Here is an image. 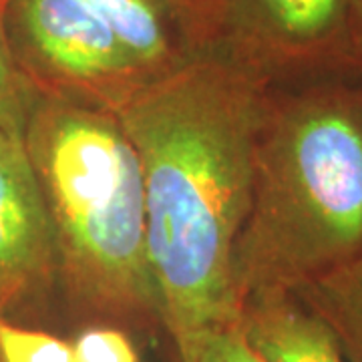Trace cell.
<instances>
[{
	"label": "cell",
	"mask_w": 362,
	"mask_h": 362,
	"mask_svg": "<svg viewBox=\"0 0 362 362\" xmlns=\"http://www.w3.org/2000/svg\"><path fill=\"white\" fill-rule=\"evenodd\" d=\"M270 89L218 49L117 111L141 163L151 274L175 349L240 320L233 250Z\"/></svg>",
	"instance_id": "obj_1"
},
{
	"label": "cell",
	"mask_w": 362,
	"mask_h": 362,
	"mask_svg": "<svg viewBox=\"0 0 362 362\" xmlns=\"http://www.w3.org/2000/svg\"><path fill=\"white\" fill-rule=\"evenodd\" d=\"M361 252L362 85H272L233 250L240 304L256 292H298Z\"/></svg>",
	"instance_id": "obj_2"
},
{
	"label": "cell",
	"mask_w": 362,
	"mask_h": 362,
	"mask_svg": "<svg viewBox=\"0 0 362 362\" xmlns=\"http://www.w3.org/2000/svg\"><path fill=\"white\" fill-rule=\"evenodd\" d=\"M23 141L71 304L93 324L163 326L141 163L117 113L39 90Z\"/></svg>",
	"instance_id": "obj_3"
},
{
	"label": "cell",
	"mask_w": 362,
	"mask_h": 362,
	"mask_svg": "<svg viewBox=\"0 0 362 362\" xmlns=\"http://www.w3.org/2000/svg\"><path fill=\"white\" fill-rule=\"evenodd\" d=\"M4 26L40 93L117 113L220 49L221 0H8Z\"/></svg>",
	"instance_id": "obj_4"
},
{
	"label": "cell",
	"mask_w": 362,
	"mask_h": 362,
	"mask_svg": "<svg viewBox=\"0 0 362 362\" xmlns=\"http://www.w3.org/2000/svg\"><path fill=\"white\" fill-rule=\"evenodd\" d=\"M350 6L352 0H221L220 49L270 85L362 66Z\"/></svg>",
	"instance_id": "obj_5"
},
{
	"label": "cell",
	"mask_w": 362,
	"mask_h": 362,
	"mask_svg": "<svg viewBox=\"0 0 362 362\" xmlns=\"http://www.w3.org/2000/svg\"><path fill=\"white\" fill-rule=\"evenodd\" d=\"M57 256L49 214L23 137L0 131V310L51 286Z\"/></svg>",
	"instance_id": "obj_6"
},
{
	"label": "cell",
	"mask_w": 362,
	"mask_h": 362,
	"mask_svg": "<svg viewBox=\"0 0 362 362\" xmlns=\"http://www.w3.org/2000/svg\"><path fill=\"white\" fill-rule=\"evenodd\" d=\"M240 326L266 362H352L330 326L294 292L268 290L247 296Z\"/></svg>",
	"instance_id": "obj_7"
},
{
	"label": "cell",
	"mask_w": 362,
	"mask_h": 362,
	"mask_svg": "<svg viewBox=\"0 0 362 362\" xmlns=\"http://www.w3.org/2000/svg\"><path fill=\"white\" fill-rule=\"evenodd\" d=\"M338 338L352 362H362V252L294 292Z\"/></svg>",
	"instance_id": "obj_8"
},
{
	"label": "cell",
	"mask_w": 362,
	"mask_h": 362,
	"mask_svg": "<svg viewBox=\"0 0 362 362\" xmlns=\"http://www.w3.org/2000/svg\"><path fill=\"white\" fill-rule=\"evenodd\" d=\"M39 89L14 57L4 26V8H0V131L23 137Z\"/></svg>",
	"instance_id": "obj_9"
},
{
	"label": "cell",
	"mask_w": 362,
	"mask_h": 362,
	"mask_svg": "<svg viewBox=\"0 0 362 362\" xmlns=\"http://www.w3.org/2000/svg\"><path fill=\"white\" fill-rule=\"evenodd\" d=\"M2 362H75L71 340L4 318L0 322Z\"/></svg>",
	"instance_id": "obj_10"
},
{
	"label": "cell",
	"mask_w": 362,
	"mask_h": 362,
	"mask_svg": "<svg viewBox=\"0 0 362 362\" xmlns=\"http://www.w3.org/2000/svg\"><path fill=\"white\" fill-rule=\"evenodd\" d=\"M177 362H266L238 322L214 326L175 349Z\"/></svg>",
	"instance_id": "obj_11"
},
{
	"label": "cell",
	"mask_w": 362,
	"mask_h": 362,
	"mask_svg": "<svg viewBox=\"0 0 362 362\" xmlns=\"http://www.w3.org/2000/svg\"><path fill=\"white\" fill-rule=\"evenodd\" d=\"M71 344L75 362H141L133 338L113 324H87Z\"/></svg>",
	"instance_id": "obj_12"
},
{
	"label": "cell",
	"mask_w": 362,
	"mask_h": 362,
	"mask_svg": "<svg viewBox=\"0 0 362 362\" xmlns=\"http://www.w3.org/2000/svg\"><path fill=\"white\" fill-rule=\"evenodd\" d=\"M350 28H352V42L356 57L362 63V0H352L350 6Z\"/></svg>",
	"instance_id": "obj_13"
},
{
	"label": "cell",
	"mask_w": 362,
	"mask_h": 362,
	"mask_svg": "<svg viewBox=\"0 0 362 362\" xmlns=\"http://www.w3.org/2000/svg\"><path fill=\"white\" fill-rule=\"evenodd\" d=\"M6 2H8V0H0V8H4V6H6Z\"/></svg>",
	"instance_id": "obj_14"
},
{
	"label": "cell",
	"mask_w": 362,
	"mask_h": 362,
	"mask_svg": "<svg viewBox=\"0 0 362 362\" xmlns=\"http://www.w3.org/2000/svg\"><path fill=\"white\" fill-rule=\"evenodd\" d=\"M2 320H4V314H2V310H0V322H2ZM2 362V361H0Z\"/></svg>",
	"instance_id": "obj_15"
}]
</instances>
